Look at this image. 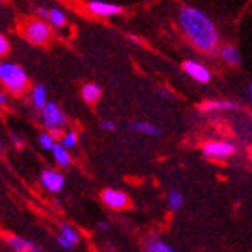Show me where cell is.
<instances>
[{
	"mask_svg": "<svg viewBox=\"0 0 252 252\" xmlns=\"http://www.w3.org/2000/svg\"><path fill=\"white\" fill-rule=\"evenodd\" d=\"M178 25L184 37L196 51L209 56L217 53L220 34L212 17L203 9L192 5L181 6L178 11Z\"/></svg>",
	"mask_w": 252,
	"mask_h": 252,
	"instance_id": "obj_1",
	"label": "cell"
},
{
	"mask_svg": "<svg viewBox=\"0 0 252 252\" xmlns=\"http://www.w3.org/2000/svg\"><path fill=\"white\" fill-rule=\"evenodd\" d=\"M0 82L11 93L20 94L25 92L28 85V74L14 62H0Z\"/></svg>",
	"mask_w": 252,
	"mask_h": 252,
	"instance_id": "obj_2",
	"label": "cell"
},
{
	"mask_svg": "<svg viewBox=\"0 0 252 252\" xmlns=\"http://www.w3.org/2000/svg\"><path fill=\"white\" fill-rule=\"evenodd\" d=\"M22 34L32 45L42 47L51 39L53 31L51 27L48 25V22L42 19H34V20H27L22 25Z\"/></svg>",
	"mask_w": 252,
	"mask_h": 252,
	"instance_id": "obj_3",
	"label": "cell"
},
{
	"mask_svg": "<svg viewBox=\"0 0 252 252\" xmlns=\"http://www.w3.org/2000/svg\"><path fill=\"white\" fill-rule=\"evenodd\" d=\"M40 119L43 127L54 135L59 133V130L67 124V116L56 102H47V105L40 110Z\"/></svg>",
	"mask_w": 252,
	"mask_h": 252,
	"instance_id": "obj_4",
	"label": "cell"
},
{
	"mask_svg": "<svg viewBox=\"0 0 252 252\" xmlns=\"http://www.w3.org/2000/svg\"><path fill=\"white\" fill-rule=\"evenodd\" d=\"M235 153L237 147L227 141H209L203 146V155L211 159H226L234 157Z\"/></svg>",
	"mask_w": 252,
	"mask_h": 252,
	"instance_id": "obj_5",
	"label": "cell"
},
{
	"mask_svg": "<svg viewBox=\"0 0 252 252\" xmlns=\"http://www.w3.org/2000/svg\"><path fill=\"white\" fill-rule=\"evenodd\" d=\"M87 9H89V13L97 17H115L124 13V8L121 5L104 2V0H90L87 3Z\"/></svg>",
	"mask_w": 252,
	"mask_h": 252,
	"instance_id": "obj_6",
	"label": "cell"
},
{
	"mask_svg": "<svg viewBox=\"0 0 252 252\" xmlns=\"http://www.w3.org/2000/svg\"><path fill=\"white\" fill-rule=\"evenodd\" d=\"M183 70L186 71V74H188L189 78H192L193 81L200 82V84H209L212 79L211 70L198 61H193V59L184 61Z\"/></svg>",
	"mask_w": 252,
	"mask_h": 252,
	"instance_id": "obj_7",
	"label": "cell"
},
{
	"mask_svg": "<svg viewBox=\"0 0 252 252\" xmlns=\"http://www.w3.org/2000/svg\"><path fill=\"white\" fill-rule=\"evenodd\" d=\"M40 183L48 192L58 193L63 189L65 186V177L62 173L56 172V170H43L40 175Z\"/></svg>",
	"mask_w": 252,
	"mask_h": 252,
	"instance_id": "obj_8",
	"label": "cell"
},
{
	"mask_svg": "<svg viewBox=\"0 0 252 252\" xmlns=\"http://www.w3.org/2000/svg\"><path fill=\"white\" fill-rule=\"evenodd\" d=\"M102 201L110 207V209H124L128 206V196L118 189H104L102 190Z\"/></svg>",
	"mask_w": 252,
	"mask_h": 252,
	"instance_id": "obj_9",
	"label": "cell"
},
{
	"mask_svg": "<svg viewBox=\"0 0 252 252\" xmlns=\"http://www.w3.org/2000/svg\"><path fill=\"white\" fill-rule=\"evenodd\" d=\"M6 243L14 252H42V249L36 243L20 235H9Z\"/></svg>",
	"mask_w": 252,
	"mask_h": 252,
	"instance_id": "obj_10",
	"label": "cell"
},
{
	"mask_svg": "<svg viewBox=\"0 0 252 252\" xmlns=\"http://www.w3.org/2000/svg\"><path fill=\"white\" fill-rule=\"evenodd\" d=\"M142 248H144V252H177L166 240L157 234L147 235L144 243H142Z\"/></svg>",
	"mask_w": 252,
	"mask_h": 252,
	"instance_id": "obj_11",
	"label": "cell"
},
{
	"mask_svg": "<svg viewBox=\"0 0 252 252\" xmlns=\"http://www.w3.org/2000/svg\"><path fill=\"white\" fill-rule=\"evenodd\" d=\"M218 54H220V58L227 65H232V67H240V65L243 63V58H242V54H240V50L235 45H232V43L220 47Z\"/></svg>",
	"mask_w": 252,
	"mask_h": 252,
	"instance_id": "obj_12",
	"label": "cell"
},
{
	"mask_svg": "<svg viewBox=\"0 0 252 252\" xmlns=\"http://www.w3.org/2000/svg\"><path fill=\"white\" fill-rule=\"evenodd\" d=\"M240 105L232 101H206L200 105V110L204 113L212 112H227V110H238Z\"/></svg>",
	"mask_w": 252,
	"mask_h": 252,
	"instance_id": "obj_13",
	"label": "cell"
},
{
	"mask_svg": "<svg viewBox=\"0 0 252 252\" xmlns=\"http://www.w3.org/2000/svg\"><path fill=\"white\" fill-rule=\"evenodd\" d=\"M130 128L133 131H138V133L146 135V136H155V138L161 136V133H162V130L158 126L147 123V121H135L130 124Z\"/></svg>",
	"mask_w": 252,
	"mask_h": 252,
	"instance_id": "obj_14",
	"label": "cell"
},
{
	"mask_svg": "<svg viewBox=\"0 0 252 252\" xmlns=\"http://www.w3.org/2000/svg\"><path fill=\"white\" fill-rule=\"evenodd\" d=\"M82 99L87 102V104H94L99 101V97L102 94V89L101 85H97L94 82H89L82 87Z\"/></svg>",
	"mask_w": 252,
	"mask_h": 252,
	"instance_id": "obj_15",
	"label": "cell"
},
{
	"mask_svg": "<svg viewBox=\"0 0 252 252\" xmlns=\"http://www.w3.org/2000/svg\"><path fill=\"white\" fill-rule=\"evenodd\" d=\"M31 101H32V105H34L37 110H42V108L47 105V102H48L47 101V90L42 84H36L34 87H32Z\"/></svg>",
	"mask_w": 252,
	"mask_h": 252,
	"instance_id": "obj_16",
	"label": "cell"
},
{
	"mask_svg": "<svg viewBox=\"0 0 252 252\" xmlns=\"http://www.w3.org/2000/svg\"><path fill=\"white\" fill-rule=\"evenodd\" d=\"M51 153H53L54 161H56L61 167H68L70 164H71V157H70V153H68V149H65L61 144V142L54 146V149L51 150Z\"/></svg>",
	"mask_w": 252,
	"mask_h": 252,
	"instance_id": "obj_17",
	"label": "cell"
},
{
	"mask_svg": "<svg viewBox=\"0 0 252 252\" xmlns=\"http://www.w3.org/2000/svg\"><path fill=\"white\" fill-rule=\"evenodd\" d=\"M47 22L51 24V27L54 28H62L67 24V16H65V13L59 8H48Z\"/></svg>",
	"mask_w": 252,
	"mask_h": 252,
	"instance_id": "obj_18",
	"label": "cell"
},
{
	"mask_svg": "<svg viewBox=\"0 0 252 252\" xmlns=\"http://www.w3.org/2000/svg\"><path fill=\"white\" fill-rule=\"evenodd\" d=\"M167 204L170 207V211H173V212L180 211L181 207H183V204H184V196H183V193L180 190H177V189L170 190L169 195H167Z\"/></svg>",
	"mask_w": 252,
	"mask_h": 252,
	"instance_id": "obj_19",
	"label": "cell"
},
{
	"mask_svg": "<svg viewBox=\"0 0 252 252\" xmlns=\"http://www.w3.org/2000/svg\"><path fill=\"white\" fill-rule=\"evenodd\" d=\"M59 234L67 240V242H70L73 246H76L79 243V234H78V231H76L74 227H71V226H68V224H62L61 227H59Z\"/></svg>",
	"mask_w": 252,
	"mask_h": 252,
	"instance_id": "obj_20",
	"label": "cell"
},
{
	"mask_svg": "<svg viewBox=\"0 0 252 252\" xmlns=\"http://www.w3.org/2000/svg\"><path fill=\"white\" fill-rule=\"evenodd\" d=\"M39 144L43 150L50 152L54 149V146H56V139H54L53 133H42L39 136Z\"/></svg>",
	"mask_w": 252,
	"mask_h": 252,
	"instance_id": "obj_21",
	"label": "cell"
},
{
	"mask_svg": "<svg viewBox=\"0 0 252 252\" xmlns=\"http://www.w3.org/2000/svg\"><path fill=\"white\" fill-rule=\"evenodd\" d=\"M61 144L65 149H73V147H76V144H78V135H76L74 131H67V133L62 136Z\"/></svg>",
	"mask_w": 252,
	"mask_h": 252,
	"instance_id": "obj_22",
	"label": "cell"
},
{
	"mask_svg": "<svg viewBox=\"0 0 252 252\" xmlns=\"http://www.w3.org/2000/svg\"><path fill=\"white\" fill-rule=\"evenodd\" d=\"M8 53H9V42L3 34H0V58L6 56Z\"/></svg>",
	"mask_w": 252,
	"mask_h": 252,
	"instance_id": "obj_23",
	"label": "cell"
},
{
	"mask_svg": "<svg viewBox=\"0 0 252 252\" xmlns=\"http://www.w3.org/2000/svg\"><path fill=\"white\" fill-rule=\"evenodd\" d=\"M56 242H58V245H59V246H61V248H62L63 251H71V249L74 248V246H73V245H71L70 242H67V240H65V238H63V237H62L61 234H59V235L56 237Z\"/></svg>",
	"mask_w": 252,
	"mask_h": 252,
	"instance_id": "obj_24",
	"label": "cell"
},
{
	"mask_svg": "<svg viewBox=\"0 0 252 252\" xmlns=\"http://www.w3.org/2000/svg\"><path fill=\"white\" fill-rule=\"evenodd\" d=\"M101 127L105 131H115L116 130V123L112 121V119H104V121L101 123Z\"/></svg>",
	"mask_w": 252,
	"mask_h": 252,
	"instance_id": "obj_25",
	"label": "cell"
},
{
	"mask_svg": "<svg viewBox=\"0 0 252 252\" xmlns=\"http://www.w3.org/2000/svg\"><path fill=\"white\" fill-rule=\"evenodd\" d=\"M96 226H97V229H99V231H102V232H108L112 229V226H110V223L108 221H97L96 223Z\"/></svg>",
	"mask_w": 252,
	"mask_h": 252,
	"instance_id": "obj_26",
	"label": "cell"
},
{
	"mask_svg": "<svg viewBox=\"0 0 252 252\" xmlns=\"http://www.w3.org/2000/svg\"><path fill=\"white\" fill-rule=\"evenodd\" d=\"M157 93H158V96L161 97V99H164V101H167V99L170 101V99H172V94H170V92L164 90V89H159Z\"/></svg>",
	"mask_w": 252,
	"mask_h": 252,
	"instance_id": "obj_27",
	"label": "cell"
},
{
	"mask_svg": "<svg viewBox=\"0 0 252 252\" xmlns=\"http://www.w3.org/2000/svg\"><path fill=\"white\" fill-rule=\"evenodd\" d=\"M6 102H8V97H6V94L0 92V107H5V105H6Z\"/></svg>",
	"mask_w": 252,
	"mask_h": 252,
	"instance_id": "obj_28",
	"label": "cell"
},
{
	"mask_svg": "<svg viewBox=\"0 0 252 252\" xmlns=\"http://www.w3.org/2000/svg\"><path fill=\"white\" fill-rule=\"evenodd\" d=\"M249 101H251V104H252V82L249 84Z\"/></svg>",
	"mask_w": 252,
	"mask_h": 252,
	"instance_id": "obj_29",
	"label": "cell"
},
{
	"mask_svg": "<svg viewBox=\"0 0 252 252\" xmlns=\"http://www.w3.org/2000/svg\"><path fill=\"white\" fill-rule=\"evenodd\" d=\"M0 5H2V0H0Z\"/></svg>",
	"mask_w": 252,
	"mask_h": 252,
	"instance_id": "obj_30",
	"label": "cell"
}]
</instances>
